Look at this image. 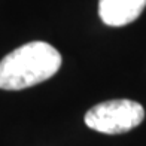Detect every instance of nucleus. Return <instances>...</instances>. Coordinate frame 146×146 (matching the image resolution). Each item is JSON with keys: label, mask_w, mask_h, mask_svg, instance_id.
I'll use <instances>...</instances> for the list:
<instances>
[{"label": "nucleus", "mask_w": 146, "mask_h": 146, "mask_svg": "<svg viewBox=\"0 0 146 146\" xmlns=\"http://www.w3.org/2000/svg\"><path fill=\"white\" fill-rule=\"evenodd\" d=\"M145 119V109L140 103L118 98L98 103L85 113L87 127L103 134H122L128 133Z\"/></svg>", "instance_id": "obj_2"}, {"label": "nucleus", "mask_w": 146, "mask_h": 146, "mask_svg": "<svg viewBox=\"0 0 146 146\" xmlns=\"http://www.w3.org/2000/svg\"><path fill=\"white\" fill-rule=\"evenodd\" d=\"M146 0H98V15L106 25L122 27L142 15Z\"/></svg>", "instance_id": "obj_3"}, {"label": "nucleus", "mask_w": 146, "mask_h": 146, "mask_svg": "<svg viewBox=\"0 0 146 146\" xmlns=\"http://www.w3.org/2000/svg\"><path fill=\"white\" fill-rule=\"evenodd\" d=\"M61 54L46 42H29L0 61V90L19 91L40 84L58 72Z\"/></svg>", "instance_id": "obj_1"}]
</instances>
